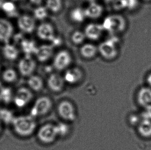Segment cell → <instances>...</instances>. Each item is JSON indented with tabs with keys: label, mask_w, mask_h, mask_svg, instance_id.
<instances>
[{
	"label": "cell",
	"mask_w": 151,
	"mask_h": 150,
	"mask_svg": "<svg viewBox=\"0 0 151 150\" xmlns=\"http://www.w3.org/2000/svg\"><path fill=\"white\" fill-rule=\"evenodd\" d=\"M14 132L22 137H29L37 129L36 118L29 115L14 117L12 123Z\"/></svg>",
	"instance_id": "1"
},
{
	"label": "cell",
	"mask_w": 151,
	"mask_h": 150,
	"mask_svg": "<svg viewBox=\"0 0 151 150\" xmlns=\"http://www.w3.org/2000/svg\"><path fill=\"white\" fill-rule=\"evenodd\" d=\"M104 31L115 34L121 33L126 28L127 23L123 16L119 14H112L106 16L102 23Z\"/></svg>",
	"instance_id": "2"
},
{
	"label": "cell",
	"mask_w": 151,
	"mask_h": 150,
	"mask_svg": "<svg viewBox=\"0 0 151 150\" xmlns=\"http://www.w3.org/2000/svg\"><path fill=\"white\" fill-rule=\"evenodd\" d=\"M52 107L53 102L51 98L47 96L40 97L35 100L29 114L35 118L43 116L49 113Z\"/></svg>",
	"instance_id": "3"
},
{
	"label": "cell",
	"mask_w": 151,
	"mask_h": 150,
	"mask_svg": "<svg viewBox=\"0 0 151 150\" xmlns=\"http://www.w3.org/2000/svg\"><path fill=\"white\" fill-rule=\"evenodd\" d=\"M116 39H109L101 43L98 47L99 52L102 57L107 60L116 58L118 54Z\"/></svg>",
	"instance_id": "4"
},
{
	"label": "cell",
	"mask_w": 151,
	"mask_h": 150,
	"mask_svg": "<svg viewBox=\"0 0 151 150\" xmlns=\"http://www.w3.org/2000/svg\"><path fill=\"white\" fill-rule=\"evenodd\" d=\"M57 111L59 116L66 121H74L78 117L75 106L68 100H63L59 103Z\"/></svg>",
	"instance_id": "5"
},
{
	"label": "cell",
	"mask_w": 151,
	"mask_h": 150,
	"mask_svg": "<svg viewBox=\"0 0 151 150\" xmlns=\"http://www.w3.org/2000/svg\"><path fill=\"white\" fill-rule=\"evenodd\" d=\"M37 137L41 142L45 144L54 142L58 137L55 124H47L41 126L38 131Z\"/></svg>",
	"instance_id": "6"
},
{
	"label": "cell",
	"mask_w": 151,
	"mask_h": 150,
	"mask_svg": "<svg viewBox=\"0 0 151 150\" xmlns=\"http://www.w3.org/2000/svg\"><path fill=\"white\" fill-rule=\"evenodd\" d=\"M33 97V92L31 89L27 87H21L14 93L12 101L17 107L24 108L30 103Z\"/></svg>",
	"instance_id": "7"
},
{
	"label": "cell",
	"mask_w": 151,
	"mask_h": 150,
	"mask_svg": "<svg viewBox=\"0 0 151 150\" xmlns=\"http://www.w3.org/2000/svg\"><path fill=\"white\" fill-rule=\"evenodd\" d=\"M72 61L71 54L67 50H61L55 55L53 65L56 70L62 71L68 69Z\"/></svg>",
	"instance_id": "8"
},
{
	"label": "cell",
	"mask_w": 151,
	"mask_h": 150,
	"mask_svg": "<svg viewBox=\"0 0 151 150\" xmlns=\"http://www.w3.org/2000/svg\"><path fill=\"white\" fill-rule=\"evenodd\" d=\"M37 64L31 56L27 55L21 59L19 63V71L24 77H29L35 71Z\"/></svg>",
	"instance_id": "9"
},
{
	"label": "cell",
	"mask_w": 151,
	"mask_h": 150,
	"mask_svg": "<svg viewBox=\"0 0 151 150\" xmlns=\"http://www.w3.org/2000/svg\"><path fill=\"white\" fill-rule=\"evenodd\" d=\"M37 35L42 40L52 42L55 38V29L53 25L47 22H43L38 25Z\"/></svg>",
	"instance_id": "10"
},
{
	"label": "cell",
	"mask_w": 151,
	"mask_h": 150,
	"mask_svg": "<svg viewBox=\"0 0 151 150\" xmlns=\"http://www.w3.org/2000/svg\"><path fill=\"white\" fill-rule=\"evenodd\" d=\"M63 77L65 83L74 85L82 80L83 78V73L79 67H71L66 69Z\"/></svg>",
	"instance_id": "11"
},
{
	"label": "cell",
	"mask_w": 151,
	"mask_h": 150,
	"mask_svg": "<svg viewBox=\"0 0 151 150\" xmlns=\"http://www.w3.org/2000/svg\"><path fill=\"white\" fill-rule=\"evenodd\" d=\"M65 83L63 77L58 74H52L47 79V86L51 91L55 93L62 91Z\"/></svg>",
	"instance_id": "12"
},
{
	"label": "cell",
	"mask_w": 151,
	"mask_h": 150,
	"mask_svg": "<svg viewBox=\"0 0 151 150\" xmlns=\"http://www.w3.org/2000/svg\"><path fill=\"white\" fill-rule=\"evenodd\" d=\"M139 105L145 110H151V89L144 87L140 89L137 96Z\"/></svg>",
	"instance_id": "13"
},
{
	"label": "cell",
	"mask_w": 151,
	"mask_h": 150,
	"mask_svg": "<svg viewBox=\"0 0 151 150\" xmlns=\"http://www.w3.org/2000/svg\"><path fill=\"white\" fill-rule=\"evenodd\" d=\"M104 31L102 24L91 23L85 27L84 33L87 38L96 41L100 38Z\"/></svg>",
	"instance_id": "14"
},
{
	"label": "cell",
	"mask_w": 151,
	"mask_h": 150,
	"mask_svg": "<svg viewBox=\"0 0 151 150\" xmlns=\"http://www.w3.org/2000/svg\"><path fill=\"white\" fill-rule=\"evenodd\" d=\"M19 27L21 31L27 34L33 33L36 28L35 19L28 15H23L19 19Z\"/></svg>",
	"instance_id": "15"
},
{
	"label": "cell",
	"mask_w": 151,
	"mask_h": 150,
	"mask_svg": "<svg viewBox=\"0 0 151 150\" xmlns=\"http://www.w3.org/2000/svg\"><path fill=\"white\" fill-rule=\"evenodd\" d=\"M53 53V46L52 45L44 44L37 47L35 55L38 61L40 62H45L51 58Z\"/></svg>",
	"instance_id": "16"
},
{
	"label": "cell",
	"mask_w": 151,
	"mask_h": 150,
	"mask_svg": "<svg viewBox=\"0 0 151 150\" xmlns=\"http://www.w3.org/2000/svg\"><path fill=\"white\" fill-rule=\"evenodd\" d=\"M103 11L104 9L103 6L95 2L90 3L85 9L86 18L91 19L99 18L102 16Z\"/></svg>",
	"instance_id": "17"
},
{
	"label": "cell",
	"mask_w": 151,
	"mask_h": 150,
	"mask_svg": "<svg viewBox=\"0 0 151 150\" xmlns=\"http://www.w3.org/2000/svg\"><path fill=\"white\" fill-rule=\"evenodd\" d=\"M98 51V47L91 43H86L81 47L80 53L82 57L86 59H92L94 58Z\"/></svg>",
	"instance_id": "18"
},
{
	"label": "cell",
	"mask_w": 151,
	"mask_h": 150,
	"mask_svg": "<svg viewBox=\"0 0 151 150\" xmlns=\"http://www.w3.org/2000/svg\"><path fill=\"white\" fill-rule=\"evenodd\" d=\"M13 27L10 22L4 20L0 19V40L7 41L12 35Z\"/></svg>",
	"instance_id": "19"
},
{
	"label": "cell",
	"mask_w": 151,
	"mask_h": 150,
	"mask_svg": "<svg viewBox=\"0 0 151 150\" xmlns=\"http://www.w3.org/2000/svg\"><path fill=\"white\" fill-rule=\"evenodd\" d=\"M27 85L32 91H39L43 89L44 86L43 80L37 75H32L27 80Z\"/></svg>",
	"instance_id": "20"
},
{
	"label": "cell",
	"mask_w": 151,
	"mask_h": 150,
	"mask_svg": "<svg viewBox=\"0 0 151 150\" xmlns=\"http://www.w3.org/2000/svg\"><path fill=\"white\" fill-rule=\"evenodd\" d=\"M138 131L140 135L145 138L151 137V120L142 119L138 124Z\"/></svg>",
	"instance_id": "21"
},
{
	"label": "cell",
	"mask_w": 151,
	"mask_h": 150,
	"mask_svg": "<svg viewBox=\"0 0 151 150\" xmlns=\"http://www.w3.org/2000/svg\"><path fill=\"white\" fill-rule=\"evenodd\" d=\"M70 19L74 22L81 23L83 22L86 18L85 9L81 7H76L71 11Z\"/></svg>",
	"instance_id": "22"
},
{
	"label": "cell",
	"mask_w": 151,
	"mask_h": 150,
	"mask_svg": "<svg viewBox=\"0 0 151 150\" xmlns=\"http://www.w3.org/2000/svg\"><path fill=\"white\" fill-rule=\"evenodd\" d=\"M53 13L59 12L63 7L62 0H46V6Z\"/></svg>",
	"instance_id": "23"
},
{
	"label": "cell",
	"mask_w": 151,
	"mask_h": 150,
	"mask_svg": "<svg viewBox=\"0 0 151 150\" xmlns=\"http://www.w3.org/2000/svg\"><path fill=\"white\" fill-rule=\"evenodd\" d=\"M21 44L23 51L27 54V55L30 56L32 54H35L37 49V47L33 41L23 40Z\"/></svg>",
	"instance_id": "24"
},
{
	"label": "cell",
	"mask_w": 151,
	"mask_h": 150,
	"mask_svg": "<svg viewBox=\"0 0 151 150\" xmlns=\"http://www.w3.org/2000/svg\"><path fill=\"white\" fill-rule=\"evenodd\" d=\"M55 126L58 137H65L69 133V126L67 123L60 122Z\"/></svg>",
	"instance_id": "25"
},
{
	"label": "cell",
	"mask_w": 151,
	"mask_h": 150,
	"mask_svg": "<svg viewBox=\"0 0 151 150\" xmlns=\"http://www.w3.org/2000/svg\"><path fill=\"white\" fill-rule=\"evenodd\" d=\"M4 54L7 59L14 60L18 56L19 52L15 47L10 45H7L4 47Z\"/></svg>",
	"instance_id": "26"
},
{
	"label": "cell",
	"mask_w": 151,
	"mask_h": 150,
	"mask_svg": "<svg viewBox=\"0 0 151 150\" xmlns=\"http://www.w3.org/2000/svg\"><path fill=\"white\" fill-rule=\"evenodd\" d=\"M47 8L45 6H40L35 8L34 10V16L38 20H43L47 18L48 11Z\"/></svg>",
	"instance_id": "27"
},
{
	"label": "cell",
	"mask_w": 151,
	"mask_h": 150,
	"mask_svg": "<svg viewBox=\"0 0 151 150\" xmlns=\"http://www.w3.org/2000/svg\"><path fill=\"white\" fill-rule=\"evenodd\" d=\"M86 38L84 32L81 31H76L72 34L71 40L75 45H80L84 42Z\"/></svg>",
	"instance_id": "28"
},
{
	"label": "cell",
	"mask_w": 151,
	"mask_h": 150,
	"mask_svg": "<svg viewBox=\"0 0 151 150\" xmlns=\"http://www.w3.org/2000/svg\"><path fill=\"white\" fill-rule=\"evenodd\" d=\"M3 78L6 82L12 83L17 79L16 72L14 69H7L3 74Z\"/></svg>",
	"instance_id": "29"
},
{
	"label": "cell",
	"mask_w": 151,
	"mask_h": 150,
	"mask_svg": "<svg viewBox=\"0 0 151 150\" xmlns=\"http://www.w3.org/2000/svg\"><path fill=\"white\" fill-rule=\"evenodd\" d=\"M111 4L112 8L114 10H121L126 8L125 0H114Z\"/></svg>",
	"instance_id": "30"
},
{
	"label": "cell",
	"mask_w": 151,
	"mask_h": 150,
	"mask_svg": "<svg viewBox=\"0 0 151 150\" xmlns=\"http://www.w3.org/2000/svg\"><path fill=\"white\" fill-rule=\"evenodd\" d=\"M2 8L5 12L12 13L16 10V6L12 2H6L3 4Z\"/></svg>",
	"instance_id": "31"
},
{
	"label": "cell",
	"mask_w": 151,
	"mask_h": 150,
	"mask_svg": "<svg viewBox=\"0 0 151 150\" xmlns=\"http://www.w3.org/2000/svg\"><path fill=\"white\" fill-rule=\"evenodd\" d=\"M126 8L130 10L134 9L138 5L137 0H125Z\"/></svg>",
	"instance_id": "32"
},
{
	"label": "cell",
	"mask_w": 151,
	"mask_h": 150,
	"mask_svg": "<svg viewBox=\"0 0 151 150\" xmlns=\"http://www.w3.org/2000/svg\"><path fill=\"white\" fill-rule=\"evenodd\" d=\"M147 82L148 84L151 87V74H150L147 77Z\"/></svg>",
	"instance_id": "33"
},
{
	"label": "cell",
	"mask_w": 151,
	"mask_h": 150,
	"mask_svg": "<svg viewBox=\"0 0 151 150\" xmlns=\"http://www.w3.org/2000/svg\"><path fill=\"white\" fill-rule=\"evenodd\" d=\"M31 1L33 2V3L37 4H40V2L42 1V0H31Z\"/></svg>",
	"instance_id": "34"
},
{
	"label": "cell",
	"mask_w": 151,
	"mask_h": 150,
	"mask_svg": "<svg viewBox=\"0 0 151 150\" xmlns=\"http://www.w3.org/2000/svg\"><path fill=\"white\" fill-rule=\"evenodd\" d=\"M1 130H2V121L0 120V132L1 131Z\"/></svg>",
	"instance_id": "35"
},
{
	"label": "cell",
	"mask_w": 151,
	"mask_h": 150,
	"mask_svg": "<svg viewBox=\"0 0 151 150\" xmlns=\"http://www.w3.org/2000/svg\"><path fill=\"white\" fill-rule=\"evenodd\" d=\"M105 1L108 3H112L114 0H105Z\"/></svg>",
	"instance_id": "36"
},
{
	"label": "cell",
	"mask_w": 151,
	"mask_h": 150,
	"mask_svg": "<svg viewBox=\"0 0 151 150\" xmlns=\"http://www.w3.org/2000/svg\"><path fill=\"white\" fill-rule=\"evenodd\" d=\"M87 1H89L90 3H91V2H94L95 0H87Z\"/></svg>",
	"instance_id": "37"
},
{
	"label": "cell",
	"mask_w": 151,
	"mask_h": 150,
	"mask_svg": "<svg viewBox=\"0 0 151 150\" xmlns=\"http://www.w3.org/2000/svg\"><path fill=\"white\" fill-rule=\"evenodd\" d=\"M143 1H147V2H149V1H151V0H143Z\"/></svg>",
	"instance_id": "38"
},
{
	"label": "cell",
	"mask_w": 151,
	"mask_h": 150,
	"mask_svg": "<svg viewBox=\"0 0 151 150\" xmlns=\"http://www.w3.org/2000/svg\"><path fill=\"white\" fill-rule=\"evenodd\" d=\"M14 1H20V0H14Z\"/></svg>",
	"instance_id": "39"
}]
</instances>
